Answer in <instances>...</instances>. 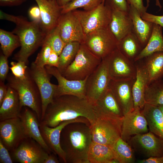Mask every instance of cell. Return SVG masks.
<instances>
[{
    "instance_id": "6da1fadb",
    "label": "cell",
    "mask_w": 163,
    "mask_h": 163,
    "mask_svg": "<svg viewBox=\"0 0 163 163\" xmlns=\"http://www.w3.org/2000/svg\"><path fill=\"white\" fill-rule=\"evenodd\" d=\"M98 116L95 104L86 97L65 95L54 97L48 105L40 124L54 127L65 121L83 117L87 119L90 125Z\"/></svg>"
},
{
    "instance_id": "d6a6232c",
    "label": "cell",
    "mask_w": 163,
    "mask_h": 163,
    "mask_svg": "<svg viewBox=\"0 0 163 163\" xmlns=\"http://www.w3.org/2000/svg\"><path fill=\"white\" fill-rule=\"evenodd\" d=\"M115 158L119 163H133L135 157L131 147L121 137L112 147Z\"/></svg>"
},
{
    "instance_id": "8d00e7d4",
    "label": "cell",
    "mask_w": 163,
    "mask_h": 163,
    "mask_svg": "<svg viewBox=\"0 0 163 163\" xmlns=\"http://www.w3.org/2000/svg\"><path fill=\"white\" fill-rule=\"evenodd\" d=\"M45 40L50 43L52 50L59 56L66 44L61 37L57 26L47 34Z\"/></svg>"
},
{
    "instance_id": "d590c367",
    "label": "cell",
    "mask_w": 163,
    "mask_h": 163,
    "mask_svg": "<svg viewBox=\"0 0 163 163\" xmlns=\"http://www.w3.org/2000/svg\"><path fill=\"white\" fill-rule=\"evenodd\" d=\"M103 0H72L65 5L61 7V14L82 8L89 11L95 8L102 3Z\"/></svg>"
},
{
    "instance_id": "2e32d148",
    "label": "cell",
    "mask_w": 163,
    "mask_h": 163,
    "mask_svg": "<svg viewBox=\"0 0 163 163\" xmlns=\"http://www.w3.org/2000/svg\"><path fill=\"white\" fill-rule=\"evenodd\" d=\"M57 26L65 43L82 42L85 35L83 29L80 21L72 11L62 14Z\"/></svg>"
},
{
    "instance_id": "277c9868",
    "label": "cell",
    "mask_w": 163,
    "mask_h": 163,
    "mask_svg": "<svg viewBox=\"0 0 163 163\" xmlns=\"http://www.w3.org/2000/svg\"><path fill=\"white\" fill-rule=\"evenodd\" d=\"M7 85L17 92L20 107H27L36 114L38 120L40 121L42 115V104L40 95L35 83L28 72L27 77L20 79L12 74L8 75Z\"/></svg>"
},
{
    "instance_id": "7a4b0ae2",
    "label": "cell",
    "mask_w": 163,
    "mask_h": 163,
    "mask_svg": "<svg viewBox=\"0 0 163 163\" xmlns=\"http://www.w3.org/2000/svg\"><path fill=\"white\" fill-rule=\"evenodd\" d=\"M1 18L16 25L12 32L19 37L21 49L14 55L13 59L17 61H24L27 64L29 57L42 45L47 34L40 22L29 21L23 16H15L5 12L2 14Z\"/></svg>"
},
{
    "instance_id": "ee69618b",
    "label": "cell",
    "mask_w": 163,
    "mask_h": 163,
    "mask_svg": "<svg viewBox=\"0 0 163 163\" xmlns=\"http://www.w3.org/2000/svg\"><path fill=\"white\" fill-rule=\"evenodd\" d=\"M129 5L133 6L138 10L141 16L146 12L148 8L144 6L143 0H126Z\"/></svg>"
},
{
    "instance_id": "7dc6e473",
    "label": "cell",
    "mask_w": 163,
    "mask_h": 163,
    "mask_svg": "<svg viewBox=\"0 0 163 163\" xmlns=\"http://www.w3.org/2000/svg\"><path fill=\"white\" fill-rule=\"evenodd\" d=\"M27 0H0L1 6H19Z\"/></svg>"
},
{
    "instance_id": "30bf717a",
    "label": "cell",
    "mask_w": 163,
    "mask_h": 163,
    "mask_svg": "<svg viewBox=\"0 0 163 163\" xmlns=\"http://www.w3.org/2000/svg\"><path fill=\"white\" fill-rule=\"evenodd\" d=\"M103 59L106 62L111 80L120 81L136 78V68L135 62L124 56L117 48Z\"/></svg>"
},
{
    "instance_id": "681fc988",
    "label": "cell",
    "mask_w": 163,
    "mask_h": 163,
    "mask_svg": "<svg viewBox=\"0 0 163 163\" xmlns=\"http://www.w3.org/2000/svg\"><path fill=\"white\" fill-rule=\"evenodd\" d=\"M140 163H163V156L160 157H151L143 160H139Z\"/></svg>"
},
{
    "instance_id": "4316f807",
    "label": "cell",
    "mask_w": 163,
    "mask_h": 163,
    "mask_svg": "<svg viewBox=\"0 0 163 163\" xmlns=\"http://www.w3.org/2000/svg\"><path fill=\"white\" fill-rule=\"evenodd\" d=\"M95 105L99 114L123 118L124 116L115 97L109 88L97 101Z\"/></svg>"
},
{
    "instance_id": "484cf974",
    "label": "cell",
    "mask_w": 163,
    "mask_h": 163,
    "mask_svg": "<svg viewBox=\"0 0 163 163\" xmlns=\"http://www.w3.org/2000/svg\"><path fill=\"white\" fill-rule=\"evenodd\" d=\"M141 112L150 132L163 139V114L158 106L145 103Z\"/></svg>"
},
{
    "instance_id": "d6986e66",
    "label": "cell",
    "mask_w": 163,
    "mask_h": 163,
    "mask_svg": "<svg viewBox=\"0 0 163 163\" xmlns=\"http://www.w3.org/2000/svg\"><path fill=\"white\" fill-rule=\"evenodd\" d=\"M156 136L150 132L134 136L129 140L147 157H160L163 156V139Z\"/></svg>"
},
{
    "instance_id": "44dd1931",
    "label": "cell",
    "mask_w": 163,
    "mask_h": 163,
    "mask_svg": "<svg viewBox=\"0 0 163 163\" xmlns=\"http://www.w3.org/2000/svg\"><path fill=\"white\" fill-rule=\"evenodd\" d=\"M19 117L22 122L29 137L38 143L49 154L53 153L42 136L39 122L34 112L27 107H23Z\"/></svg>"
},
{
    "instance_id": "db71d44e",
    "label": "cell",
    "mask_w": 163,
    "mask_h": 163,
    "mask_svg": "<svg viewBox=\"0 0 163 163\" xmlns=\"http://www.w3.org/2000/svg\"><path fill=\"white\" fill-rule=\"evenodd\" d=\"M158 106L163 114V105Z\"/></svg>"
},
{
    "instance_id": "836d02e7",
    "label": "cell",
    "mask_w": 163,
    "mask_h": 163,
    "mask_svg": "<svg viewBox=\"0 0 163 163\" xmlns=\"http://www.w3.org/2000/svg\"><path fill=\"white\" fill-rule=\"evenodd\" d=\"M81 43L71 42L66 44L59 56L58 70L61 74L73 62L78 52Z\"/></svg>"
},
{
    "instance_id": "ab89813d",
    "label": "cell",
    "mask_w": 163,
    "mask_h": 163,
    "mask_svg": "<svg viewBox=\"0 0 163 163\" xmlns=\"http://www.w3.org/2000/svg\"><path fill=\"white\" fill-rule=\"evenodd\" d=\"M104 4L111 9L129 11V5L126 0H105Z\"/></svg>"
},
{
    "instance_id": "e0dca14e",
    "label": "cell",
    "mask_w": 163,
    "mask_h": 163,
    "mask_svg": "<svg viewBox=\"0 0 163 163\" xmlns=\"http://www.w3.org/2000/svg\"><path fill=\"white\" fill-rule=\"evenodd\" d=\"M135 79L111 80L109 88L114 95L124 116L134 110L132 87Z\"/></svg>"
},
{
    "instance_id": "c3c4849f",
    "label": "cell",
    "mask_w": 163,
    "mask_h": 163,
    "mask_svg": "<svg viewBox=\"0 0 163 163\" xmlns=\"http://www.w3.org/2000/svg\"><path fill=\"white\" fill-rule=\"evenodd\" d=\"M8 86L6 85L4 82H0V106L5 99L7 93Z\"/></svg>"
},
{
    "instance_id": "cb8c5ba5",
    "label": "cell",
    "mask_w": 163,
    "mask_h": 163,
    "mask_svg": "<svg viewBox=\"0 0 163 163\" xmlns=\"http://www.w3.org/2000/svg\"><path fill=\"white\" fill-rule=\"evenodd\" d=\"M128 12L132 21L133 32L144 48L151 35L153 24L143 19L137 9L133 5H129Z\"/></svg>"
},
{
    "instance_id": "8fae6325",
    "label": "cell",
    "mask_w": 163,
    "mask_h": 163,
    "mask_svg": "<svg viewBox=\"0 0 163 163\" xmlns=\"http://www.w3.org/2000/svg\"><path fill=\"white\" fill-rule=\"evenodd\" d=\"M13 161L21 163H44L49 154L31 138L22 140L18 146L9 152Z\"/></svg>"
},
{
    "instance_id": "f35d334b",
    "label": "cell",
    "mask_w": 163,
    "mask_h": 163,
    "mask_svg": "<svg viewBox=\"0 0 163 163\" xmlns=\"http://www.w3.org/2000/svg\"><path fill=\"white\" fill-rule=\"evenodd\" d=\"M10 68L12 74L16 78L20 79L25 78L28 72V69L27 64L24 61H12Z\"/></svg>"
},
{
    "instance_id": "bcb514c9",
    "label": "cell",
    "mask_w": 163,
    "mask_h": 163,
    "mask_svg": "<svg viewBox=\"0 0 163 163\" xmlns=\"http://www.w3.org/2000/svg\"><path fill=\"white\" fill-rule=\"evenodd\" d=\"M59 63V55L53 50L47 60L46 65L57 68Z\"/></svg>"
},
{
    "instance_id": "7bdbcfd3",
    "label": "cell",
    "mask_w": 163,
    "mask_h": 163,
    "mask_svg": "<svg viewBox=\"0 0 163 163\" xmlns=\"http://www.w3.org/2000/svg\"><path fill=\"white\" fill-rule=\"evenodd\" d=\"M9 151L0 141V163H12L13 162Z\"/></svg>"
},
{
    "instance_id": "ffe728a7",
    "label": "cell",
    "mask_w": 163,
    "mask_h": 163,
    "mask_svg": "<svg viewBox=\"0 0 163 163\" xmlns=\"http://www.w3.org/2000/svg\"><path fill=\"white\" fill-rule=\"evenodd\" d=\"M39 8L41 25L47 34L56 27L61 15V7L56 0H35Z\"/></svg>"
},
{
    "instance_id": "7c38bea8",
    "label": "cell",
    "mask_w": 163,
    "mask_h": 163,
    "mask_svg": "<svg viewBox=\"0 0 163 163\" xmlns=\"http://www.w3.org/2000/svg\"><path fill=\"white\" fill-rule=\"evenodd\" d=\"M28 137L25 128L19 117L0 121V141L9 152Z\"/></svg>"
},
{
    "instance_id": "816d5d0a",
    "label": "cell",
    "mask_w": 163,
    "mask_h": 163,
    "mask_svg": "<svg viewBox=\"0 0 163 163\" xmlns=\"http://www.w3.org/2000/svg\"><path fill=\"white\" fill-rule=\"evenodd\" d=\"M72 0H56L59 5L61 7L64 6Z\"/></svg>"
},
{
    "instance_id": "f6af8a7d",
    "label": "cell",
    "mask_w": 163,
    "mask_h": 163,
    "mask_svg": "<svg viewBox=\"0 0 163 163\" xmlns=\"http://www.w3.org/2000/svg\"><path fill=\"white\" fill-rule=\"evenodd\" d=\"M28 14L33 21L40 22V12L38 6H34L30 8L28 11Z\"/></svg>"
},
{
    "instance_id": "1f68e13d",
    "label": "cell",
    "mask_w": 163,
    "mask_h": 163,
    "mask_svg": "<svg viewBox=\"0 0 163 163\" xmlns=\"http://www.w3.org/2000/svg\"><path fill=\"white\" fill-rule=\"evenodd\" d=\"M145 103L156 106L163 105V80L159 79L149 84L145 92Z\"/></svg>"
},
{
    "instance_id": "74e56055",
    "label": "cell",
    "mask_w": 163,
    "mask_h": 163,
    "mask_svg": "<svg viewBox=\"0 0 163 163\" xmlns=\"http://www.w3.org/2000/svg\"><path fill=\"white\" fill-rule=\"evenodd\" d=\"M42 46L41 50L38 53L35 61L33 62L37 67H44L47 64L52 49L50 43L45 40Z\"/></svg>"
},
{
    "instance_id": "5bb4252c",
    "label": "cell",
    "mask_w": 163,
    "mask_h": 163,
    "mask_svg": "<svg viewBox=\"0 0 163 163\" xmlns=\"http://www.w3.org/2000/svg\"><path fill=\"white\" fill-rule=\"evenodd\" d=\"M75 122H82L90 124L88 120L80 117L73 120L65 121L54 127L40 124V133L44 140L53 153L57 155L62 161L66 163V155L60 143V137L62 130L69 124Z\"/></svg>"
},
{
    "instance_id": "ac0fdd59",
    "label": "cell",
    "mask_w": 163,
    "mask_h": 163,
    "mask_svg": "<svg viewBox=\"0 0 163 163\" xmlns=\"http://www.w3.org/2000/svg\"><path fill=\"white\" fill-rule=\"evenodd\" d=\"M148 131L146 120L139 109H134L124 116L122 120L121 137L124 140L126 141L134 136Z\"/></svg>"
},
{
    "instance_id": "f5cc1de1",
    "label": "cell",
    "mask_w": 163,
    "mask_h": 163,
    "mask_svg": "<svg viewBox=\"0 0 163 163\" xmlns=\"http://www.w3.org/2000/svg\"><path fill=\"white\" fill-rule=\"evenodd\" d=\"M147 2V5L146 7L148 8L149 5V3L150 2L149 0H146ZM155 5L156 6L158 7L160 10L162 8V6L159 0H155Z\"/></svg>"
},
{
    "instance_id": "4dcf8cb0",
    "label": "cell",
    "mask_w": 163,
    "mask_h": 163,
    "mask_svg": "<svg viewBox=\"0 0 163 163\" xmlns=\"http://www.w3.org/2000/svg\"><path fill=\"white\" fill-rule=\"evenodd\" d=\"M162 29L161 26L153 24L150 37L146 46L135 59V62L155 53L163 52Z\"/></svg>"
},
{
    "instance_id": "ba28073f",
    "label": "cell",
    "mask_w": 163,
    "mask_h": 163,
    "mask_svg": "<svg viewBox=\"0 0 163 163\" xmlns=\"http://www.w3.org/2000/svg\"><path fill=\"white\" fill-rule=\"evenodd\" d=\"M111 9L102 3L89 11L77 9L72 11L80 21L85 34L109 26Z\"/></svg>"
},
{
    "instance_id": "11a10c76",
    "label": "cell",
    "mask_w": 163,
    "mask_h": 163,
    "mask_svg": "<svg viewBox=\"0 0 163 163\" xmlns=\"http://www.w3.org/2000/svg\"><path fill=\"white\" fill-rule=\"evenodd\" d=\"M105 0H103L102 3H104Z\"/></svg>"
},
{
    "instance_id": "3957f363",
    "label": "cell",
    "mask_w": 163,
    "mask_h": 163,
    "mask_svg": "<svg viewBox=\"0 0 163 163\" xmlns=\"http://www.w3.org/2000/svg\"><path fill=\"white\" fill-rule=\"evenodd\" d=\"M90 125L73 123L62 130L60 143L66 154V163H89L88 152L92 141Z\"/></svg>"
},
{
    "instance_id": "d4e9b609",
    "label": "cell",
    "mask_w": 163,
    "mask_h": 163,
    "mask_svg": "<svg viewBox=\"0 0 163 163\" xmlns=\"http://www.w3.org/2000/svg\"><path fill=\"white\" fill-rule=\"evenodd\" d=\"M8 86L7 95L0 106V121L19 117L22 109L17 92Z\"/></svg>"
},
{
    "instance_id": "7402d4cb",
    "label": "cell",
    "mask_w": 163,
    "mask_h": 163,
    "mask_svg": "<svg viewBox=\"0 0 163 163\" xmlns=\"http://www.w3.org/2000/svg\"><path fill=\"white\" fill-rule=\"evenodd\" d=\"M136 74L132 87L134 109L143 108L145 102V92L149 85V76L147 71L142 60L135 62Z\"/></svg>"
},
{
    "instance_id": "4fadbf2b",
    "label": "cell",
    "mask_w": 163,
    "mask_h": 163,
    "mask_svg": "<svg viewBox=\"0 0 163 163\" xmlns=\"http://www.w3.org/2000/svg\"><path fill=\"white\" fill-rule=\"evenodd\" d=\"M29 71L40 95L42 104L41 121L44 117L48 105L54 97L57 85L51 83L50 75H51L47 72L45 67H37L33 62Z\"/></svg>"
},
{
    "instance_id": "e575fe53",
    "label": "cell",
    "mask_w": 163,
    "mask_h": 163,
    "mask_svg": "<svg viewBox=\"0 0 163 163\" xmlns=\"http://www.w3.org/2000/svg\"><path fill=\"white\" fill-rule=\"evenodd\" d=\"M0 43L2 52L7 57H9L13 51L21 46L19 37L12 32L0 29Z\"/></svg>"
},
{
    "instance_id": "60d3db41",
    "label": "cell",
    "mask_w": 163,
    "mask_h": 163,
    "mask_svg": "<svg viewBox=\"0 0 163 163\" xmlns=\"http://www.w3.org/2000/svg\"><path fill=\"white\" fill-rule=\"evenodd\" d=\"M8 57L5 56L2 52L0 55V79L5 81L6 79L9 71Z\"/></svg>"
},
{
    "instance_id": "b9f144b4",
    "label": "cell",
    "mask_w": 163,
    "mask_h": 163,
    "mask_svg": "<svg viewBox=\"0 0 163 163\" xmlns=\"http://www.w3.org/2000/svg\"><path fill=\"white\" fill-rule=\"evenodd\" d=\"M142 18L153 24H158L163 28V15H156L147 12L141 16Z\"/></svg>"
},
{
    "instance_id": "9a60e30c",
    "label": "cell",
    "mask_w": 163,
    "mask_h": 163,
    "mask_svg": "<svg viewBox=\"0 0 163 163\" xmlns=\"http://www.w3.org/2000/svg\"><path fill=\"white\" fill-rule=\"evenodd\" d=\"M45 67L47 72L58 81L54 97L65 95L86 97L85 85L87 78L82 80H69L62 75L57 67L47 65Z\"/></svg>"
},
{
    "instance_id": "52a82bcc",
    "label": "cell",
    "mask_w": 163,
    "mask_h": 163,
    "mask_svg": "<svg viewBox=\"0 0 163 163\" xmlns=\"http://www.w3.org/2000/svg\"><path fill=\"white\" fill-rule=\"evenodd\" d=\"M117 43L108 26L85 34L81 43L97 57L102 59L117 48Z\"/></svg>"
},
{
    "instance_id": "f1b7e54d",
    "label": "cell",
    "mask_w": 163,
    "mask_h": 163,
    "mask_svg": "<svg viewBox=\"0 0 163 163\" xmlns=\"http://www.w3.org/2000/svg\"><path fill=\"white\" fill-rule=\"evenodd\" d=\"M141 60L148 73L149 84L153 82L162 79L163 77V52L155 53Z\"/></svg>"
},
{
    "instance_id": "83f0119b",
    "label": "cell",
    "mask_w": 163,
    "mask_h": 163,
    "mask_svg": "<svg viewBox=\"0 0 163 163\" xmlns=\"http://www.w3.org/2000/svg\"><path fill=\"white\" fill-rule=\"evenodd\" d=\"M88 156L89 163H118L115 158L112 147L92 141Z\"/></svg>"
},
{
    "instance_id": "5b68a950",
    "label": "cell",
    "mask_w": 163,
    "mask_h": 163,
    "mask_svg": "<svg viewBox=\"0 0 163 163\" xmlns=\"http://www.w3.org/2000/svg\"><path fill=\"white\" fill-rule=\"evenodd\" d=\"M123 118L99 114L90 126L92 142L112 147L121 137Z\"/></svg>"
},
{
    "instance_id": "603a6c76",
    "label": "cell",
    "mask_w": 163,
    "mask_h": 163,
    "mask_svg": "<svg viewBox=\"0 0 163 163\" xmlns=\"http://www.w3.org/2000/svg\"><path fill=\"white\" fill-rule=\"evenodd\" d=\"M111 10L109 27L118 42L133 31L132 21L128 12Z\"/></svg>"
},
{
    "instance_id": "f546056e",
    "label": "cell",
    "mask_w": 163,
    "mask_h": 163,
    "mask_svg": "<svg viewBox=\"0 0 163 163\" xmlns=\"http://www.w3.org/2000/svg\"><path fill=\"white\" fill-rule=\"evenodd\" d=\"M117 48L124 56L134 62L143 48L133 31L118 42Z\"/></svg>"
},
{
    "instance_id": "9c48e42d",
    "label": "cell",
    "mask_w": 163,
    "mask_h": 163,
    "mask_svg": "<svg viewBox=\"0 0 163 163\" xmlns=\"http://www.w3.org/2000/svg\"><path fill=\"white\" fill-rule=\"evenodd\" d=\"M111 80L106 61L102 59L99 65L87 78L85 85L86 97L95 104L109 88Z\"/></svg>"
},
{
    "instance_id": "8992f818",
    "label": "cell",
    "mask_w": 163,
    "mask_h": 163,
    "mask_svg": "<svg viewBox=\"0 0 163 163\" xmlns=\"http://www.w3.org/2000/svg\"><path fill=\"white\" fill-rule=\"evenodd\" d=\"M102 60L81 43L74 60L61 74L69 80H84L95 70Z\"/></svg>"
},
{
    "instance_id": "f907efd6",
    "label": "cell",
    "mask_w": 163,
    "mask_h": 163,
    "mask_svg": "<svg viewBox=\"0 0 163 163\" xmlns=\"http://www.w3.org/2000/svg\"><path fill=\"white\" fill-rule=\"evenodd\" d=\"M56 155L52 153L49 155L45 159L44 163H59V161L55 156Z\"/></svg>"
}]
</instances>
